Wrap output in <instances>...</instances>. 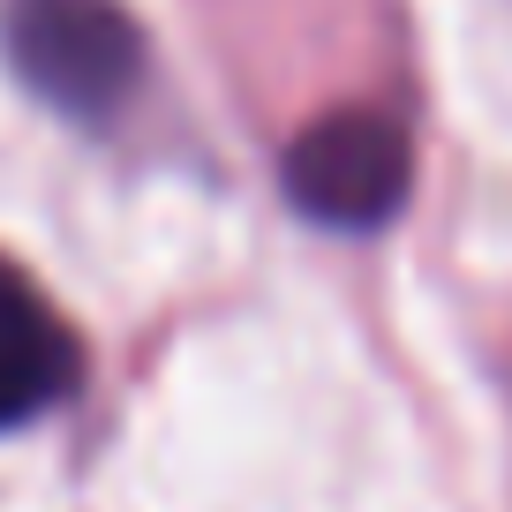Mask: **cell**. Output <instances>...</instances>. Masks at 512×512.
<instances>
[{
  "label": "cell",
  "instance_id": "obj_2",
  "mask_svg": "<svg viewBox=\"0 0 512 512\" xmlns=\"http://www.w3.org/2000/svg\"><path fill=\"white\" fill-rule=\"evenodd\" d=\"M279 181H287L302 219L339 226V234H377L415 189V151H407V128L392 113L339 106L287 144Z\"/></svg>",
  "mask_w": 512,
  "mask_h": 512
},
{
  "label": "cell",
  "instance_id": "obj_3",
  "mask_svg": "<svg viewBox=\"0 0 512 512\" xmlns=\"http://www.w3.org/2000/svg\"><path fill=\"white\" fill-rule=\"evenodd\" d=\"M83 377V347L68 332V317L38 294V279H23L0 256V430L53 415Z\"/></svg>",
  "mask_w": 512,
  "mask_h": 512
},
{
  "label": "cell",
  "instance_id": "obj_1",
  "mask_svg": "<svg viewBox=\"0 0 512 512\" xmlns=\"http://www.w3.org/2000/svg\"><path fill=\"white\" fill-rule=\"evenodd\" d=\"M0 53L68 121H106L144 83V31L121 0H0Z\"/></svg>",
  "mask_w": 512,
  "mask_h": 512
}]
</instances>
